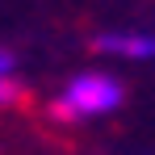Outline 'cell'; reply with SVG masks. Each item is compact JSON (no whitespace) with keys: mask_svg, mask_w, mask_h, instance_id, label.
<instances>
[{"mask_svg":"<svg viewBox=\"0 0 155 155\" xmlns=\"http://www.w3.org/2000/svg\"><path fill=\"white\" fill-rule=\"evenodd\" d=\"M97 46L105 54H126V59H155V34H101Z\"/></svg>","mask_w":155,"mask_h":155,"instance_id":"cell-2","label":"cell"},{"mask_svg":"<svg viewBox=\"0 0 155 155\" xmlns=\"http://www.w3.org/2000/svg\"><path fill=\"white\" fill-rule=\"evenodd\" d=\"M17 97H21V88H17L13 80H0V105H13Z\"/></svg>","mask_w":155,"mask_h":155,"instance_id":"cell-3","label":"cell"},{"mask_svg":"<svg viewBox=\"0 0 155 155\" xmlns=\"http://www.w3.org/2000/svg\"><path fill=\"white\" fill-rule=\"evenodd\" d=\"M122 105V84L105 71H80L67 92L54 101V113L59 117H97V113H109Z\"/></svg>","mask_w":155,"mask_h":155,"instance_id":"cell-1","label":"cell"},{"mask_svg":"<svg viewBox=\"0 0 155 155\" xmlns=\"http://www.w3.org/2000/svg\"><path fill=\"white\" fill-rule=\"evenodd\" d=\"M8 71H13V54L0 51V80H8Z\"/></svg>","mask_w":155,"mask_h":155,"instance_id":"cell-4","label":"cell"}]
</instances>
